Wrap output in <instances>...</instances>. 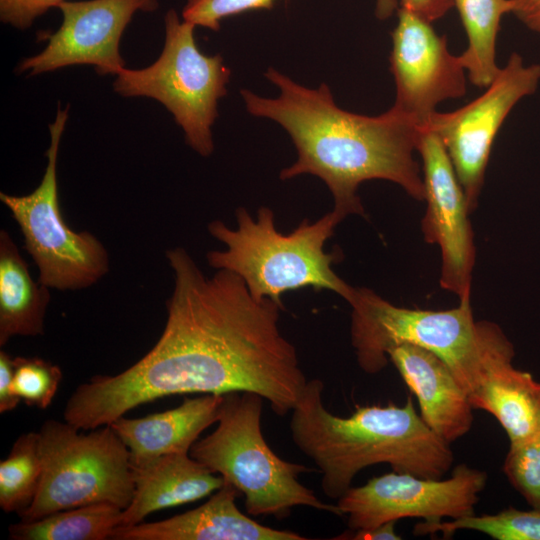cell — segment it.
Returning a JSON list of instances; mask_svg holds the SVG:
<instances>
[{
	"label": "cell",
	"mask_w": 540,
	"mask_h": 540,
	"mask_svg": "<svg viewBox=\"0 0 540 540\" xmlns=\"http://www.w3.org/2000/svg\"><path fill=\"white\" fill-rule=\"evenodd\" d=\"M82 433L72 424L45 421L39 433L42 477L20 521L107 502L125 509L134 493L130 453L111 425Z\"/></svg>",
	"instance_id": "52a82bcc"
},
{
	"label": "cell",
	"mask_w": 540,
	"mask_h": 540,
	"mask_svg": "<svg viewBox=\"0 0 540 540\" xmlns=\"http://www.w3.org/2000/svg\"><path fill=\"white\" fill-rule=\"evenodd\" d=\"M485 471L457 465L447 479L391 472L349 488L339 499L341 515L350 530L366 529L404 518L438 523L475 514L479 494L487 483Z\"/></svg>",
	"instance_id": "30bf717a"
},
{
	"label": "cell",
	"mask_w": 540,
	"mask_h": 540,
	"mask_svg": "<svg viewBox=\"0 0 540 540\" xmlns=\"http://www.w3.org/2000/svg\"><path fill=\"white\" fill-rule=\"evenodd\" d=\"M165 41L157 60L142 69L123 68L113 82L123 97H149L160 102L183 129L186 143L203 157L214 151L212 126L218 100L227 94L231 71L220 54H203L195 25L174 9L164 17Z\"/></svg>",
	"instance_id": "ba28073f"
},
{
	"label": "cell",
	"mask_w": 540,
	"mask_h": 540,
	"mask_svg": "<svg viewBox=\"0 0 540 540\" xmlns=\"http://www.w3.org/2000/svg\"><path fill=\"white\" fill-rule=\"evenodd\" d=\"M513 13L529 29L540 33V0H511Z\"/></svg>",
	"instance_id": "1f68e13d"
},
{
	"label": "cell",
	"mask_w": 540,
	"mask_h": 540,
	"mask_svg": "<svg viewBox=\"0 0 540 540\" xmlns=\"http://www.w3.org/2000/svg\"><path fill=\"white\" fill-rule=\"evenodd\" d=\"M397 9V0H376L375 14L379 20L388 19Z\"/></svg>",
	"instance_id": "d6a6232c"
},
{
	"label": "cell",
	"mask_w": 540,
	"mask_h": 540,
	"mask_svg": "<svg viewBox=\"0 0 540 540\" xmlns=\"http://www.w3.org/2000/svg\"><path fill=\"white\" fill-rule=\"evenodd\" d=\"M396 522H387L379 526L366 529L350 530L334 539L350 540H399L401 537L395 532Z\"/></svg>",
	"instance_id": "4dcf8cb0"
},
{
	"label": "cell",
	"mask_w": 540,
	"mask_h": 540,
	"mask_svg": "<svg viewBox=\"0 0 540 540\" xmlns=\"http://www.w3.org/2000/svg\"><path fill=\"white\" fill-rule=\"evenodd\" d=\"M240 492L230 483L199 507L156 522L116 528L114 540H306L302 535L262 525L236 505Z\"/></svg>",
	"instance_id": "e0dca14e"
},
{
	"label": "cell",
	"mask_w": 540,
	"mask_h": 540,
	"mask_svg": "<svg viewBox=\"0 0 540 540\" xmlns=\"http://www.w3.org/2000/svg\"><path fill=\"white\" fill-rule=\"evenodd\" d=\"M276 0H187L182 19L193 25L218 31L221 21L244 12L270 9Z\"/></svg>",
	"instance_id": "4316f807"
},
{
	"label": "cell",
	"mask_w": 540,
	"mask_h": 540,
	"mask_svg": "<svg viewBox=\"0 0 540 540\" xmlns=\"http://www.w3.org/2000/svg\"><path fill=\"white\" fill-rule=\"evenodd\" d=\"M120 507L93 503L49 514L34 521L9 526L12 540H104L120 525Z\"/></svg>",
	"instance_id": "7402d4cb"
},
{
	"label": "cell",
	"mask_w": 540,
	"mask_h": 540,
	"mask_svg": "<svg viewBox=\"0 0 540 540\" xmlns=\"http://www.w3.org/2000/svg\"><path fill=\"white\" fill-rule=\"evenodd\" d=\"M58 365L39 357L13 358V390L29 406L46 409L62 381Z\"/></svg>",
	"instance_id": "d4e9b609"
},
{
	"label": "cell",
	"mask_w": 540,
	"mask_h": 540,
	"mask_svg": "<svg viewBox=\"0 0 540 540\" xmlns=\"http://www.w3.org/2000/svg\"><path fill=\"white\" fill-rule=\"evenodd\" d=\"M69 106L58 105L49 124L47 166L40 184L22 196L0 193L24 237L25 249L38 267V281L57 290H80L97 283L109 271V254L101 241L88 231L75 232L61 213L57 158Z\"/></svg>",
	"instance_id": "9c48e42d"
},
{
	"label": "cell",
	"mask_w": 540,
	"mask_h": 540,
	"mask_svg": "<svg viewBox=\"0 0 540 540\" xmlns=\"http://www.w3.org/2000/svg\"><path fill=\"white\" fill-rule=\"evenodd\" d=\"M394 364L415 395L426 425L449 444L473 425V407L449 366L434 352L413 344L391 348Z\"/></svg>",
	"instance_id": "2e32d148"
},
{
	"label": "cell",
	"mask_w": 540,
	"mask_h": 540,
	"mask_svg": "<svg viewBox=\"0 0 540 540\" xmlns=\"http://www.w3.org/2000/svg\"><path fill=\"white\" fill-rule=\"evenodd\" d=\"M66 0H0V20L14 28L25 30L50 8Z\"/></svg>",
	"instance_id": "83f0119b"
},
{
	"label": "cell",
	"mask_w": 540,
	"mask_h": 540,
	"mask_svg": "<svg viewBox=\"0 0 540 540\" xmlns=\"http://www.w3.org/2000/svg\"><path fill=\"white\" fill-rule=\"evenodd\" d=\"M404 8L425 21H433L444 16L453 6V0H400Z\"/></svg>",
	"instance_id": "f546056e"
},
{
	"label": "cell",
	"mask_w": 540,
	"mask_h": 540,
	"mask_svg": "<svg viewBox=\"0 0 540 540\" xmlns=\"http://www.w3.org/2000/svg\"><path fill=\"white\" fill-rule=\"evenodd\" d=\"M42 477L39 433L21 434L0 462V507L5 513H23L33 502Z\"/></svg>",
	"instance_id": "603a6c76"
},
{
	"label": "cell",
	"mask_w": 540,
	"mask_h": 540,
	"mask_svg": "<svg viewBox=\"0 0 540 540\" xmlns=\"http://www.w3.org/2000/svg\"><path fill=\"white\" fill-rule=\"evenodd\" d=\"M390 71L396 86L393 107L425 125L444 100L466 93V70L431 23L400 8L392 32Z\"/></svg>",
	"instance_id": "4fadbf2b"
},
{
	"label": "cell",
	"mask_w": 540,
	"mask_h": 540,
	"mask_svg": "<svg viewBox=\"0 0 540 540\" xmlns=\"http://www.w3.org/2000/svg\"><path fill=\"white\" fill-rule=\"evenodd\" d=\"M21 400L13 390V358L0 351V413L14 410Z\"/></svg>",
	"instance_id": "f1b7e54d"
},
{
	"label": "cell",
	"mask_w": 540,
	"mask_h": 540,
	"mask_svg": "<svg viewBox=\"0 0 540 540\" xmlns=\"http://www.w3.org/2000/svg\"><path fill=\"white\" fill-rule=\"evenodd\" d=\"M417 151L423 162L427 201L422 231L428 242L440 246L441 286L460 300L470 299L475 249L465 193L442 141L426 126H422Z\"/></svg>",
	"instance_id": "5bb4252c"
},
{
	"label": "cell",
	"mask_w": 540,
	"mask_h": 540,
	"mask_svg": "<svg viewBox=\"0 0 540 540\" xmlns=\"http://www.w3.org/2000/svg\"><path fill=\"white\" fill-rule=\"evenodd\" d=\"M166 257L175 284L160 338L123 372L80 384L64 420L88 431L144 403L191 393L253 392L279 416L292 411L308 380L279 328L284 306L255 298L229 270L206 276L181 247Z\"/></svg>",
	"instance_id": "6da1fadb"
},
{
	"label": "cell",
	"mask_w": 540,
	"mask_h": 540,
	"mask_svg": "<svg viewBox=\"0 0 540 540\" xmlns=\"http://www.w3.org/2000/svg\"><path fill=\"white\" fill-rule=\"evenodd\" d=\"M475 530L495 540H540V509L519 510L509 507L496 514H475L438 523L419 522L414 527L416 535H433L441 532L444 539L458 530Z\"/></svg>",
	"instance_id": "cb8c5ba5"
},
{
	"label": "cell",
	"mask_w": 540,
	"mask_h": 540,
	"mask_svg": "<svg viewBox=\"0 0 540 540\" xmlns=\"http://www.w3.org/2000/svg\"><path fill=\"white\" fill-rule=\"evenodd\" d=\"M223 395L185 398L167 411L141 418L121 416L110 425L126 445L131 464H143L172 453H189L200 434L216 423Z\"/></svg>",
	"instance_id": "ac0fdd59"
},
{
	"label": "cell",
	"mask_w": 540,
	"mask_h": 540,
	"mask_svg": "<svg viewBox=\"0 0 540 540\" xmlns=\"http://www.w3.org/2000/svg\"><path fill=\"white\" fill-rule=\"evenodd\" d=\"M158 7V0L64 1L56 7L63 15L59 29L46 36L45 48L23 59L17 71L31 77L87 64L101 76H116L125 68L119 45L127 25L136 12H154Z\"/></svg>",
	"instance_id": "7c38bea8"
},
{
	"label": "cell",
	"mask_w": 540,
	"mask_h": 540,
	"mask_svg": "<svg viewBox=\"0 0 540 540\" xmlns=\"http://www.w3.org/2000/svg\"><path fill=\"white\" fill-rule=\"evenodd\" d=\"M263 401L253 392L224 394L216 428L197 440L189 454L243 494L250 515L283 519L296 506L341 515L337 505L324 503L299 481L310 469L281 459L267 444Z\"/></svg>",
	"instance_id": "5b68a950"
},
{
	"label": "cell",
	"mask_w": 540,
	"mask_h": 540,
	"mask_svg": "<svg viewBox=\"0 0 540 540\" xmlns=\"http://www.w3.org/2000/svg\"><path fill=\"white\" fill-rule=\"evenodd\" d=\"M479 327L480 369L469 401L496 418L509 442L523 439L540 426V382L514 367V347L499 326L480 321Z\"/></svg>",
	"instance_id": "9a60e30c"
},
{
	"label": "cell",
	"mask_w": 540,
	"mask_h": 540,
	"mask_svg": "<svg viewBox=\"0 0 540 540\" xmlns=\"http://www.w3.org/2000/svg\"><path fill=\"white\" fill-rule=\"evenodd\" d=\"M502 469L525 501L540 509V426L531 435L510 442Z\"/></svg>",
	"instance_id": "484cf974"
},
{
	"label": "cell",
	"mask_w": 540,
	"mask_h": 540,
	"mask_svg": "<svg viewBox=\"0 0 540 540\" xmlns=\"http://www.w3.org/2000/svg\"><path fill=\"white\" fill-rule=\"evenodd\" d=\"M236 219L235 229L222 221L210 222L209 233L226 249L208 252L207 260L217 270L240 276L255 298L283 305V293L307 287L335 292L347 302L354 295L355 288L332 268L340 254L325 251L326 241L343 220L335 211L314 222L305 219L289 234L276 229L268 207H260L256 219L239 207Z\"/></svg>",
	"instance_id": "277c9868"
},
{
	"label": "cell",
	"mask_w": 540,
	"mask_h": 540,
	"mask_svg": "<svg viewBox=\"0 0 540 540\" xmlns=\"http://www.w3.org/2000/svg\"><path fill=\"white\" fill-rule=\"evenodd\" d=\"M465 28L468 46L459 55L469 80L487 87L501 68L496 63V39L501 18L511 13V0H453Z\"/></svg>",
	"instance_id": "44dd1931"
},
{
	"label": "cell",
	"mask_w": 540,
	"mask_h": 540,
	"mask_svg": "<svg viewBox=\"0 0 540 540\" xmlns=\"http://www.w3.org/2000/svg\"><path fill=\"white\" fill-rule=\"evenodd\" d=\"M352 307L351 344L359 367L368 374L383 370L388 351L413 344L438 355L451 369L469 396L479 375L481 336L470 299L442 311L398 307L367 288H355L348 301Z\"/></svg>",
	"instance_id": "8992f818"
},
{
	"label": "cell",
	"mask_w": 540,
	"mask_h": 540,
	"mask_svg": "<svg viewBox=\"0 0 540 540\" xmlns=\"http://www.w3.org/2000/svg\"><path fill=\"white\" fill-rule=\"evenodd\" d=\"M539 82L540 65L527 66L513 53L482 95L455 111H435L424 125L442 141L470 210L477 205L500 127L515 104L533 94Z\"/></svg>",
	"instance_id": "8fae6325"
},
{
	"label": "cell",
	"mask_w": 540,
	"mask_h": 540,
	"mask_svg": "<svg viewBox=\"0 0 540 540\" xmlns=\"http://www.w3.org/2000/svg\"><path fill=\"white\" fill-rule=\"evenodd\" d=\"M49 288L35 281L7 231H0V346L45 332Z\"/></svg>",
	"instance_id": "ffe728a7"
},
{
	"label": "cell",
	"mask_w": 540,
	"mask_h": 540,
	"mask_svg": "<svg viewBox=\"0 0 540 540\" xmlns=\"http://www.w3.org/2000/svg\"><path fill=\"white\" fill-rule=\"evenodd\" d=\"M265 76L278 87L276 98L247 89L241 96L251 115L278 123L296 147L297 160L280 172V179L303 174L320 178L342 219L364 215L356 192L368 180H388L417 200L425 198L423 176L413 157L423 125L393 106L378 116L343 110L325 83L307 88L273 67Z\"/></svg>",
	"instance_id": "7a4b0ae2"
},
{
	"label": "cell",
	"mask_w": 540,
	"mask_h": 540,
	"mask_svg": "<svg viewBox=\"0 0 540 540\" xmlns=\"http://www.w3.org/2000/svg\"><path fill=\"white\" fill-rule=\"evenodd\" d=\"M324 384L309 380L292 409L293 443L321 473V488L339 499L364 468L388 464L393 471L442 478L453 464L450 444L434 433L414 408L388 403L356 406L348 417L334 415L322 401Z\"/></svg>",
	"instance_id": "3957f363"
},
{
	"label": "cell",
	"mask_w": 540,
	"mask_h": 540,
	"mask_svg": "<svg viewBox=\"0 0 540 540\" xmlns=\"http://www.w3.org/2000/svg\"><path fill=\"white\" fill-rule=\"evenodd\" d=\"M131 468L134 493L117 528L131 527L153 512L202 499L225 482L189 453L167 454L131 464Z\"/></svg>",
	"instance_id": "d6986e66"
}]
</instances>
